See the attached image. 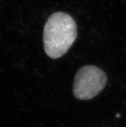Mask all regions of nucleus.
I'll use <instances>...</instances> for the list:
<instances>
[{
	"mask_svg": "<svg viewBox=\"0 0 126 127\" xmlns=\"http://www.w3.org/2000/svg\"><path fill=\"white\" fill-rule=\"evenodd\" d=\"M77 36V25L70 15L57 12L50 16L43 31V45L46 55L57 59L65 54Z\"/></svg>",
	"mask_w": 126,
	"mask_h": 127,
	"instance_id": "f257e3e1",
	"label": "nucleus"
},
{
	"mask_svg": "<svg viewBox=\"0 0 126 127\" xmlns=\"http://www.w3.org/2000/svg\"><path fill=\"white\" fill-rule=\"evenodd\" d=\"M107 81V76L104 71L98 66H82L77 71L74 79V96L80 100L91 99L104 89Z\"/></svg>",
	"mask_w": 126,
	"mask_h": 127,
	"instance_id": "f03ea898",
	"label": "nucleus"
}]
</instances>
